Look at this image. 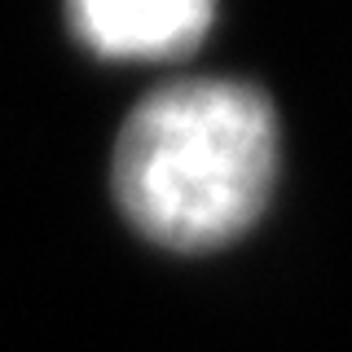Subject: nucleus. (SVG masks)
Masks as SVG:
<instances>
[{
    "label": "nucleus",
    "mask_w": 352,
    "mask_h": 352,
    "mask_svg": "<svg viewBox=\"0 0 352 352\" xmlns=\"http://www.w3.org/2000/svg\"><path fill=\"white\" fill-rule=\"evenodd\" d=\"M278 119L238 80H181L128 115L115 146V194L163 247H220L269 203Z\"/></svg>",
    "instance_id": "obj_1"
},
{
    "label": "nucleus",
    "mask_w": 352,
    "mask_h": 352,
    "mask_svg": "<svg viewBox=\"0 0 352 352\" xmlns=\"http://www.w3.org/2000/svg\"><path fill=\"white\" fill-rule=\"evenodd\" d=\"M212 5L198 0H84L71 27L110 58H168L207 31Z\"/></svg>",
    "instance_id": "obj_2"
}]
</instances>
